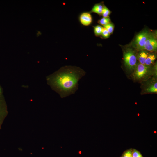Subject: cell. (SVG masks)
<instances>
[{"label": "cell", "instance_id": "obj_13", "mask_svg": "<svg viewBox=\"0 0 157 157\" xmlns=\"http://www.w3.org/2000/svg\"><path fill=\"white\" fill-rule=\"evenodd\" d=\"M111 13L110 11L105 6H103V7L101 13V15L103 17H109V16Z\"/></svg>", "mask_w": 157, "mask_h": 157}, {"label": "cell", "instance_id": "obj_3", "mask_svg": "<svg viewBox=\"0 0 157 157\" xmlns=\"http://www.w3.org/2000/svg\"><path fill=\"white\" fill-rule=\"evenodd\" d=\"M149 33L147 30H144L136 36L134 43L136 48L138 50H144V44Z\"/></svg>", "mask_w": 157, "mask_h": 157}, {"label": "cell", "instance_id": "obj_14", "mask_svg": "<svg viewBox=\"0 0 157 157\" xmlns=\"http://www.w3.org/2000/svg\"><path fill=\"white\" fill-rule=\"evenodd\" d=\"M103 26L110 34L113 32L114 27L113 24L110 23L104 26Z\"/></svg>", "mask_w": 157, "mask_h": 157}, {"label": "cell", "instance_id": "obj_8", "mask_svg": "<svg viewBox=\"0 0 157 157\" xmlns=\"http://www.w3.org/2000/svg\"><path fill=\"white\" fill-rule=\"evenodd\" d=\"M103 6L100 3L95 4L90 13H94L99 15H101Z\"/></svg>", "mask_w": 157, "mask_h": 157}, {"label": "cell", "instance_id": "obj_5", "mask_svg": "<svg viewBox=\"0 0 157 157\" xmlns=\"http://www.w3.org/2000/svg\"><path fill=\"white\" fill-rule=\"evenodd\" d=\"M134 76L137 79H140L144 76L147 71V68L144 65L138 63L137 64Z\"/></svg>", "mask_w": 157, "mask_h": 157}, {"label": "cell", "instance_id": "obj_10", "mask_svg": "<svg viewBox=\"0 0 157 157\" xmlns=\"http://www.w3.org/2000/svg\"><path fill=\"white\" fill-rule=\"evenodd\" d=\"M103 28V27L99 25L94 26V32L95 35L97 36L101 35Z\"/></svg>", "mask_w": 157, "mask_h": 157}, {"label": "cell", "instance_id": "obj_11", "mask_svg": "<svg viewBox=\"0 0 157 157\" xmlns=\"http://www.w3.org/2000/svg\"><path fill=\"white\" fill-rule=\"evenodd\" d=\"M147 91L149 92L157 93V83H155L154 84L150 86L146 89Z\"/></svg>", "mask_w": 157, "mask_h": 157}, {"label": "cell", "instance_id": "obj_9", "mask_svg": "<svg viewBox=\"0 0 157 157\" xmlns=\"http://www.w3.org/2000/svg\"><path fill=\"white\" fill-rule=\"evenodd\" d=\"M156 58V56L154 54H149L145 60L144 65L146 66L151 65L154 62Z\"/></svg>", "mask_w": 157, "mask_h": 157}, {"label": "cell", "instance_id": "obj_16", "mask_svg": "<svg viewBox=\"0 0 157 157\" xmlns=\"http://www.w3.org/2000/svg\"><path fill=\"white\" fill-rule=\"evenodd\" d=\"M110 34L109 32L104 27H103L101 35L104 38H108Z\"/></svg>", "mask_w": 157, "mask_h": 157}, {"label": "cell", "instance_id": "obj_12", "mask_svg": "<svg viewBox=\"0 0 157 157\" xmlns=\"http://www.w3.org/2000/svg\"><path fill=\"white\" fill-rule=\"evenodd\" d=\"M110 19L109 17H103L99 20L98 22L99 24L104 26L110 23Z\"/></svg>", "mask_w": 157, "mask_h": 157}, {"label": "cell", "instance_id": "obj_2", "mask_svg": "<svg viewBox=\"0 0 157 157\" xmlns=\"http://www.w3.org/2000/svg\"><path fill=\"white\" fill-rule=\"evenodd\" d=\"M124 59L126 67L130 70L135 69L137 65V57L134 51L130 48L126 49L124 52Z\"/></svg>", "mask_w": 157, "mask_h": 157}, {"label": "cell", "instance_id": "obj_17", "mask_svg": "<svg viewBox=\"0 0 157 157\" xmlns=\"http://www.w3.org/2000/svg\"><path fill=\"white\" fill-rule=\"evenodd\" d=\"M132 157H143L138 151L135 149H133Z\"/></svg>", "mask_w": 157, "mask_h": 157}, {"label": "cell", "instance_id": "obj_6", "mask_svg": "<svg viewBox=\"0 0 157 157\" xmlns=\"http://www.w3.org/2000/svg\"><path fill=\"white\" fill-rule=\"evenodd\" d=\"M79 20L82 24L84 26H88L92 23V18L90 13L85 12L80 15Z\"/></svg>", "mask_w": 157, "mask_h": 157}, {"label": "cell", "instance_id": "obj_7", "mask_svg": "<svg viewBox=\"0 0 157 157\" xmlns=\"http://www.w3.org/2000/svg\"><path fill=\"white\" fill-rule=\"evenodd\" d=\"M149 55L146 51H141L138 54V60L140 63L144 65L145 60Z\"/></svg>", "mask_w": 157, "mask_h": 157}, {"label": "cell", "instance_id": "obj_1", "mask_svg": "<svg viewBox=\"0 0 157 157\" xmlns=\"http://www.w3.org/2000/svg\"><path fill=\"white\" fill-rule=\"evenodd\" d=\"M85 74L79 67L65 66L47 76V80L52 89L63 98L75 93L78 89L79 81Z\"/></svg>", "mask_w": 157, "mask_h": 157}, {"label": "cell", "instance_id": "obj_4", "mask_svg": "<svg viewBox=\"0 0 157 157\" xmlns=\"http://www.w3.org/2000/svg\"><path fill=\"white\" fill-rule=\"evenodd\" d=\"M157 49V41L156 38L152 34L149 33L144 47V50L153 51Z\"/></svg>", "mask_w": 157, "mask_h": 157}, {"label": "cell", "instance_id": "obj_15", "mask_svg": "<svg viewBox=\"0 0 157 157\" xmlns=\"http://www.w3.org/2000/svg\"><path fill=\"white\" fill-rule=\"evenodd\" d=\"M133 149H130L125 151L121 157H132Z\"/></svg>", "mask_w": 157, "mask_h": 157}, {"label": "cell", "instance_id": "obj_18", "mask_svg": "<svg viewBox=\"0 0 157 157\" xmlns=\"http://www.w3.org/2000/svg\"><path fill=\"white\" fill-rule=\"evenodd\" d=\"M0 91H1V89H0Z\"/></svg>", "mask_w": 157, "mask_h": 157}]
</instances>
